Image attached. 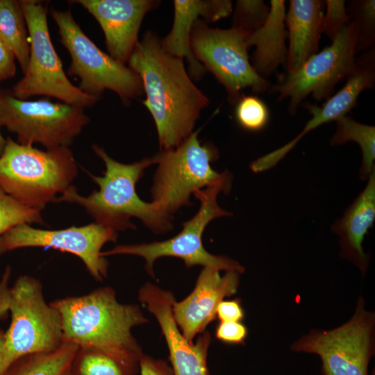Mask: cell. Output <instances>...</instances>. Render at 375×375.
I'll list each match as a JSON object with an SVG mask.
<instances>
[{"mask_svg":"<svg viewBox=\"0 0 375 375\" xmlns=\"http://www.w3.org/2000/svg\"><path fill=\"white\" fill-rule=\"evenodd\" d=\"M325 1L291 0L285 15L290 41L286 68L288 74L298 69L318 50Z\"/></svg>","mask_w":375,"mask_h":375,"instance_id":"cell-20","label":"cell"},{"mask_svg":"<svg viewBox=\"0 0 375 375\" xmlns=\"http://www.w3.org/2000/svg\"><path fill=\"white\" fill-rule=\"evenodd\" d=\"M0 38L12 50L24 74L29 62L30 44L19 1L0 0Z\"/></svg>","mask_w":375,"mask_h":375,"instance_id":"cell-24","label":"cell"},{"mask_svg":"<svg viewBox=\"0 0 375 375\" xmlns=\"http://www.w3.org/2000/svg\"><path fill=\"white\" fill-rule=\"evenodd\" d=\"M375 219V170L368 178L364 190L333 226V231L341 238L342 253L364 271L367 256L362 244Z\"/></svg>","mask_w":375,"mask_h":375,"instance_id":"cell-21","label":"cell"},{"mask_svg":"<svg viewBox=\"0 0 375 375\" xmlns=\"http://www.w3.org/2000/svg\"><path fill=\"white\" fill-rule=\"evenodd\" d=\"M77 174L69 147L43 151L6 138L0 155V188L21 203L41 211L72 186Z\"/></svg>","mask_w":375,"mask_h":375,"instance_id":"cell-4","label":"cell"},{"mask_svg":"<svg viewBox=\"0 0 375 375\" xmlns=\"http://www.w3.org/2000/svg\"><path fill=\"white\" fill-rule=\"evenodd\" d=\"M9 311L11 322L5 332L6 370L24 356L51 352L64 343L61 315L46 302L38 278L27 275L17 278L11 288Z\"/></svg>","mask_w":375,"mask_h":375,"instance_id":"cell-9","label":"cell"},{"mask_svg":"<svg viewBox=\"0 0 375 375\" xmlns=\"http://www.w3.org/2000/svg\"><path fill=\"white\" fill-rule=\"evenodd\" d=\"M143 306L156 319L167 343L174 375H210L207 356L210 335L204 331L196 342H188L178 328L172 311L173 293L146 283L138 290Z\"/></svg>","mask_w":375,"mask_h":375,"instance_id":"cell-16","label":"cell"},{"mask_svg":"<svg viewBox=\"0 0 375 375\" xmlns=\"http://www.w3.org/2000/svg\"><path fill=\"white\" fill-rule=\"evenodd\" d=\"M199 132H193L178 147L154 156L158 167L151 188L152 202L171 216L190 205L191 195L197 190L217 184L231 188V174L219 173L211 166L218 158L217 149L210 143L201 144Z\"/></svg>","mask_w":375,"mask_h":375,"instance_id":"cell-5","label":"cell"},{"mask_svg":"<svg viewBox=\"0 0 375 375\" xmlns=\"http://www.w3.org/2000/svg\"><path fill=\"white\" fill-rule=\"evenodd\" d=\"M358 30L352 20L332 40L331 45L309 58L292 74H283L271 91L278 100L289 99L288 110L295 115L310 94L317 101L328 99L335 86L354 67Z\"/></svg>","mask_w":375,"mask_h":375,"instance_id":"cell-12","label":"cell"},{"mask_svg":"<svg viewBox=\"0 0 375 375\" xmlns=\"http://www.w3.org/2000/svg\"><path fill=\"white\" fill-rule=\"evenodd\" d=\"M127 63L142 81V103L155 122L160 150L178 147L193 133L208 99L194 84L183 59L167 52L153 31L138 40Z\"/></svg>","mask_w":375,"mask_h":375,"instance_id":"cell-1","label":"cell"},{"mask_svg":"<svg viewBox=\"0 0 375 375\" xmlns=\"http://www.w3.org/2000/svg\"><path fill=\"white\" fill-rule=\"evenodd\" d=\"M374 316L360 299L353 317L331 331L312 332L297 341L292 349L317 354L324 375H368L374 351Z\"/></svg>","mask_w":375,"mask_h":375,"instance_id":"cell-13","label":"cell"},{"mask_svg":"<svg viewBox=\"0 0 375 375\" xmlns=\"http://www.w3.org/2000/svg\"><path fill=\"white\" fill-rule=\"evenodd\" d=\"M351 20L356 25L358 34L356 53L369 50L375 44V1H350L347 7Z\"/></svg>","mask_w":375,"mask_h":375,"instance_id":"cell-27","label":"cell"},{"mask_svg":"<svg viewBox=\"0 0 375 375\" xmlns=\"http://www.w3.org/2000/svg\"><path fill=\"white\" fill-rule=\"evenodd\" d=\"M99 24L108 54L126 65L138 42L146 14L158 1L153 0H76Z\"/></svg>","mask_w":375,"mask_h":375,"instance_id":"cell-18","label":"cell"},{"mask_svg":"<svg viewBox=\"0 0 375 375\" xmlns=\"http://www.w3.org/2000/svg\"><path fill=\"white\" fill-rule=\"evenodd\" d=\"M31 223H43L41 211L21 203L0 188V237L17 225Z\"/></svg>","mask_w":375,"mask_h":375,"instance_id":"cell-28","label":"cell"},{"mask_svg":"<svg viewBox=\"0 0 375 375\" xmlns=\"http://www.w3.org/2000/svg\"><path fill=\"white\" fill-rule=\"evenodd\" d=\"M117 237V231L97 222L52 231L22 224L0 237V255L20 248H52L78 257L90 274L101 281L107 277L108 268L101 249L107 242H115Z\"/></svg>","mask_w":375,"mask_h":375,"instance_id":"cell-14","label":"cell"},{"mask_svg":"<svg viewBox=\"0 0 375 375\" xmlns=\"http://www.w3.org/2000/svg\"><path fill=\"white\" fill-rule=\"evenodd\" d=\"M138 372V365L88 348H78L72 365V375H136Z\"/></svg>","mask_w":375,"mask_h":375,"instance_id":"cell-26","label":"cell"},{"mask_svg":"<svg viewBox=\"0 0 375 375\" xmlns=\"http://www.w3.org/2000/svg\"><path fill=\"white\" fill-rule=\"evenodd\" d=\"M242 31L209 28L197 20L192 30L190 47L195 58L225 88L231 102L236 103L251 88L256 93L265 92L270 83L260 76L249 61L247 38Z\"/></svg>","mask_w":375,"mask_h":375,"instance_id":"cell-11","label":"cell"},{"mask_svg":"<svg viewBox=\"0 0 375 375\" xmlns=\"http://www.w3.org/2000/svg\"><path fill=\"white\" fill-rule=\"evenodd\" d=\"M174 17L169 33L161 43L169 54L183 59L186 58L191 76L198 79L206 72L205 67L194 56L190 47L192 28L199 17L216 22L229 16L233 11L229 0H174Z\"/></svg>","mask_w":375,"mask_h":375,"instance_id":"cell-19","label":"cell"},{"mask_svg":"<svg viewBox=\"0 0 375 375\" xmlns=\"http://www.w3.org/2000/svg\"><path fill=\"white\" fill-rule=\"evenodd\" d=\"M285 15V1L271 0L266 22L247 38L248 47H256L252 54L251 65L256 72L265 78L281 64H286Z\"/></svg>","mask_w":375,"mask_h":375,"instance_id":"cell-22","label":"cell"},{"mask_svg":"<svg viewBox=\"0 0 375 375\" xmlns=\"http://www.w3.org/2000/svg\"><path fill=\"white\" fill-rule=\"evenodd\" d=\"M11 274L10 266H7L0 281V319H3L10 309L11 288L9 281Z\"/></svg>","mask_w":375,"mask_h":375,"instance_id":"cell-36","label":"cell"},{"mask_svg":"<svg viewBox=\"0 0 375 375\" xmlns=\"http://www.w3.org/2000/svg\"><path fill=\"white\" fill-rule=\"evenodd\" d=\"M351 22L346 2L342 0L325 1V10L322 23V33L333 40Z\"/></svg>","mask_w":375,"mask_h":375,"instance_id":"cell-31","label":"cell"},{"mask_svg":"<svg viewBox=\"0 0 375 375\" xmlns=\"http://www.w3.org/2000/svg\"><path fill=\"white\" fill-rule=\"evenodd\" d=\"M247 328L241 322H220L216 329V338L228 344H244Z\"/></svg>","mask_w":375,"mask_h":375,"instance_id":"cell-32","label":"cell"},{"mask_svg":"<svg viewBox=\"0 0 375 375\" xmlns=\"http://www.w3.org/2000/svg\"><path fill=\"white\" fill-rule=\"evenodd\" d=\"M50 15L57 25L60 42L71 57L67 72L80 78L78 88L83 92L99 99L105 90H110L124 103L142 94L140 76L96 46L74 20L69 9L61 11L51 8Z\"/></svg>","mask_w":375,"mask_h":375,"instance_id":"cell-7","label":"cell"},{"mask_svg":"<svg viewBox=\"0 0 375 375\" xmlns=\"http://www.w3.org/2000/svg\"><path fill=\"white\" fill-rule=\"evenodd\" d=\"M240 273L226 272L212 267H203L192 292L173 304L174 320L183 337L193 342L195 336L205 331L215 319L217 308L224 298L237 292Z\"/></svg>","mask_w":375,"mask_h":375,"instance_id":"cell-17","label":"cell"},{"mask_svg":"<svg viewBox=\"0 0 375 375\" xmlns=\"http://www.w3.org/2000/svg\"><path fill=\"white\" fill-rule=\"evenodd\" d=\"M244 316V310L237 299L223 300L217 308L216 317L220 322H240Z\"/></svg>","mask_w":375,"mask_h":375,"instance_id":"cell-34","label":"cell"},{"mask_svg":"<svg viewBox=\"0 0 375 375\" xmlns=\"http://www.w3.org/2000/svg\"><path fill=\"white\" fill-rule=\"evenodd\" d=\"M231 188L217 184L197 190L194 197L200 201L197 213L183 223L182 230L174 237L159 242L134 244H121L101 252L103 257L113 255H133L145 260V269L155 278L153 265L162 257H176L183 260L187 267L196 265L212 267L225 272H244V267L237 261L224 256L208 252L202 243V235L208 224L213 219L231 215L217 203L220 192L227 194Z\"/></svg>","mask_w":375,"mask_h":375,"instance_id":"cell-6","label":"cell"},{"mask_svg":"<svg viewBox=\"0 0 375 375\" xmlns=\"http://www.w3.org/2000/svg\"><path fill=\"white\" fill-rule=\"evenodd\" d=\"M346 78L344 86L333 96L328 97L321 106L305 104L312 117L301 132L283 147L254 160L250 165L251 170L258 173L273 167L308 133L322 124L336 121L342 116L347 115L356 106L360 94L374 86L375 47L362 53L356 59L354 67Z\"/></svg>","mask_w":375,"mask_h":375,"instance_id":"cell-15","label":"cell"},{"mask_svg":"<svg viewBox=\"0 0 375 375\" xmlns=\"http://www.w3.org/2000/svg\"><path fill=\"white\" fill-rule=\"evenodd\" d=\"M78 348L65 341L53 351L24 356L14 361L2 375H72V365Z\"/></svg>","mask_w":375,"mask_h":375,"instance_id":"cell-23","label":"cell"},{"mask_svg":"<svg viewBox=\"0 0 375 375\" xmlns=\"http://www.w3.org/2000/svg\"><path fill=\"white\" fill-rule=\"evenodd\" d=\"M1 124H0V155L2 153L5 145L6 144V139H5L1 133Z\"/></svg>","mask_w":375,"mask_h":375,"instance_id":"cell-38","label":"cell"},{"mask_svg":"<svg viewBox=\"0 0 375 375\" xmlns=\"http://www.w3.org/2000/svg\"><path fill=\"white\" fill-rule=\"evenodd\" d=\"M269 13V6L262 0L237 1L232 26L248 35L261 27Z\"/></svg>","mask_w":375,"mask_h":375,"instance_id":"cell-30","label":"cell"},{"mask_svg":"<svg viewBox=\"0 0 375 375\" xmlns=\"http://www.w3.org/2000/svg\"><path fill=\"white\" fill-rule=\"evenodd\" d=\"M92 149L106 166L102 176L88 172L90 178L99 185V190L83 197L72 185L54 202L78 204L91 215L94 222L110 227L117 232L128 228L135 229V226L131 221L132 217L138 218L155 233L170 231L173 228L172 216L161 210L155 203L144 201L136 192V184L143 176L144 170L156 164L155 157L124 164L112 158L97 144L92 146Z\"/></svg>","mask_w":375,"mask_h":375,"instance_id":"cell-3","label":"cell"},{"mask_svg":"<svg viewBox=\"0 0 375 375\" xmlns=\"http://www.w3.org/2000/svg\"><path fill=\"white\" fill-rule=\"evenodd\" d=\"M89 122L83 108L46 97L22 100L10 90L0 91L1 126L16 134L21 144L38 143L47 149L69 147Z\"/></svg>","mask_w":375,"mask_h":375,"instance_id":"cell-10","label":"cell"},{"mask_svg":"<svg viewBox=\"0 0 375 375\" xmlns=\"http://www.w3.org/2000/svg\"><path fill=\"white\" fill-rule=\"evenodd\" d=\"M6 336L0 328V375L5 372Z\"/></svg>","mask_w":375,"mask_h":375,"instance_id":"cell-37","label":"cell"},{"mask_svg":"<svg viewBox=\"0 0 375 375\" xmlns=\"http://www.w3.org/2000/svg\"><path fill=\"white\" fill-rule=\"evenodd\" d=\"M139 367L141 375H174L166 362L144 354L140 359Z\"/></svg>","mask_w":375,"mask_h":375,"instance_id":"cell-35","label":"cell"},{"mask_svg":"<svg viewBox=\"0 0 375 375\" xmlns=\"http://www.w3.org/2000/svg\"><path fill=\"white\" fill-rule=\"evenodd\" d=\"M235 116L243 128L258 131L267 124L269 112L265 103L258 97L242 94L236 102Z\"/></svg>","mask_w":375,"mask_h":375,"instance_id":"cell-29","label":"cell"},{"mask_svg":"<svg viewBox=\"0 0 375 375\" xmlns=\"http://www.w3.org/2000/svg\"><path fill=\"white\" fill-rule=\"evenodd\" d=\"M15 55L10 47L0 38V82L15 76Z\"/></svg>","mask_w":375,"mask_h":375,"instance_id":"cell-33","label":"cell"},{"mask_svg":"<svg viewBox=\"0 0 375 375\" xmlns=\"http://www.w3.org/2000/svg\"><path fill=\"white\" fill-rule=\"evenodd\" d=\"M51 303L61 315L64 341L139 365L143 352L132 329L149 319L138 305L119 303L108 286Z\"/></svg>","mask_w":375,"mask_h":375,"instance_id":"cell-2","label":"cell"},{"mask_svg":"<svg viewBox=\"0 0 375 375\" xmlns=\"http://www.w3.org/2000/svg\"><path fill=\"white\" fill-rule=\"evenodd\" d=\"M336 123V131L330 144L335 146L349 141L356 142L362 153L360 178L366 180L374 169L375 127L359 123L347 115L340 117Z\"/></svg>","mask_w":375,"mask_h":375,"instance_id":"cell-25","label":"cell"},{"mask_svg":"<svg viewBox=\"0 0 375 375\" xmlns=\"http://www.w3.org/2000/svg\"><path fill=\"white\" fill-rule=\"evenodd\" d=\"M19 1L28 33L30 57L24 77L11 90L12 94L22 100L35 95L54 97L83 108L94 105L99 99L83 92L64 72L51 40L47 6L40 1Z\"/></svg>","mask_w":375,"mask_h":375,"instance_id":"cell-8","label":"cell"}]
</instances>
